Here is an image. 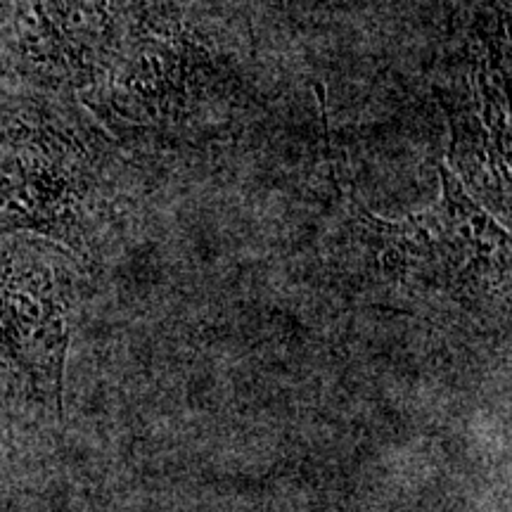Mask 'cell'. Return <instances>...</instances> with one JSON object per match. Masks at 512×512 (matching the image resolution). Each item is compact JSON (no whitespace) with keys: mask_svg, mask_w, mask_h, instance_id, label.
<instances>
[{"mask_svg":"<svg viewBox=\"0 0 512 512\" xmlns=\"http://www.w3.org/2000/svg\"><path fill=\"white\" fill-rule=\"evenodd\" d=\"M432 211L406 221H380L361 211L363 240L377 247L387 273L444 292H467L508 275V235L496 226L448 171Z\"/></svg>","mask_w":512,"mask_h":512,"instance_id":"6da1fadb","label":"cell"},{"mask_svg":"<svg viewBox=\"0 0 512 512\" xmlns=\"http://www.w3.org/2000/svg\"><path fill=\"white\" fill-rule=\"evenodd\" d=\"M67 306L55 268L34 249H12L0 259V361L31 392L62 411L67 354Z\"/></svg>","mask_w":512,"mask_h":512,"instance_id":"7a4b0ae2","label":"cell"},{"mask_svg":"<svg viewBox=\"0 0 512 512\" xmlns=\"http://www.w3.org/2000/svg\"><path fill=\"white\" fill-rule=\"evenodd\" d=\"M38 43L76 81L112 69L138 22L131 0H27Z\"/></svg>","mask_w":512,"mask_h":512,"instance_id":"3957f363","label":"cell"}]
</instances>
